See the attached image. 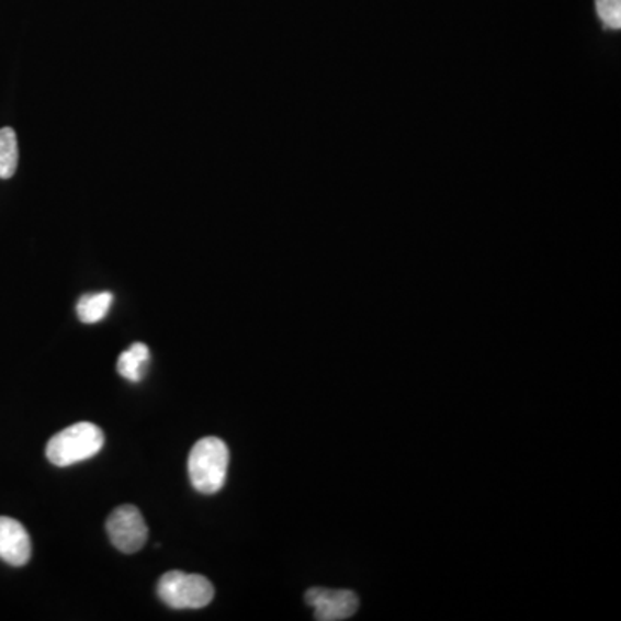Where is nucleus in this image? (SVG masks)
Returning <instances> with one entry per match:
<instances>
[{"mask_svg":"<svg viewBox=\"0 0 621 621\" xmlns=\"http://www.w3.org/2000/svg\"><path fill=\"white\" fill-rule=\"evenodd\" d=\"M230 463V451L218 437H204L192 448L189 456V476L195 490L216 494L225 487Z\"/></svg>","mask_w":621,"mask_h":621,"instance_id":"f257e3e1","label":"nucleus"},{"mask_svg":"<svg viewBox=\"0 0 621 621\" xmlns=\"http://www.w3.org/2000/svg\"><path fill=\"white\" fill-rule=\"evenodd\" d=\"M102 448H104V433L101 428L90 421H80L56 433L49 440L45 454L56 466H71L98 456Z\"/></svg>","mask_w":621,"mask_h":621,"instance_id":"f03ea898","label":"nucleus"},{"mask_svg":"<svg viewBox=\"0 0 621 621\" xmlns=\"http://www.w3.org/2000/svg\"><path fill=\"white\" fill-rule=\"evenodd\" d=\"M158 596L166 606L173 609H201L213 601L214 587L202 575L173 569L165 573L159 580Z\"/></svg>","mask_w":621,"mask_h":621,"instance_id":"7ed1b4c3","label":"nucleus"},{"mask_svg":"<svg viewBox=\"0 0 621 621\" xmlns=\"http://www.w3.org/2000/svg\"><path fill=\"white\" fill-rule=\"evenodd\" d=\"M108 535L114 547L122 553L134 554L146 545L149 529L142 512L134 505H123L114 509L105 523Z\"/></svg>","mask_w":621,"mask_h":621,"instance_id":"20e7f679","label":"nucleus"},{"mask_svg":"<svg viewBox=\"0 0 621 621\" xmlns=\"http://www.w3.org/2000/svg\"><path fill=\"white\" fill-rule=\"evenodd\" d=\"M306 602L315 609L319 621H340L354 617L360 599L351 590H330L313 587L306 592Z\"/></svg>","mask_w":621,"mask_h":621,"instance_id":"39448f33","label":"nucleus"},{"mask_svg":"<svg viewBox=\"0 0 621 621\" xmlns=\"http://www.w3.org/2000/svg\"><path fill=\"white\" fill-rule=\"evenodd\" d=\"M32 557L29 532L14 518L0 517V560L11 566H25Z\"/></svg>","mask_w":621,"mask_h":621,"instance_id":"423d86ee","label":"nucleus"},{"mask_svg":"<svg viewBox=\"0 0 621 621\" xmlns=\"http://www.w3.org/2000/svg\"><path fill=\"white\" fill-rule=\"evenodd\" d=\"M150 361V351L146 343L137 342L126 349L117 360V373L129 382H140L146 375L147 364Z\"/></svg>","mask_w":621,"mask_h":621,"instance_id":"0eeeda50","label":"nucleus"},{"mask_svg":"<svg viewBox=\"0 0 621 621\" xmlns=\"http://www.w3.org/2000/svg\"><path fill=\"white\" fill-rule=\"evenodd\" d=\"M114 303L111 292H99V294H87L80 297L77 304V315L81 324H99L110 313Z\"/></svg>","mask_w":621,"mask_h":621,"instance_id":"6e6552de","label":"nucleus"},{"mask_svg":"<svg viewBox=\"0 0 621 621\" xmlns=\"http://www.w3.org/2000/svg\"><path fill=\"white\" fill-rule=\"evenodd\" d=\"M18 159H20V150H18V137L13 128L0 129V178L9 180L13 178L18 170Z\"/></svg>","mask_w":621,"mask_h":621,"instance_id":"1a4fd4ad","label":"nucleus"},{"mask_svg":"<svg viewBox=\"0 0 621 621\" xmlns=\"http://www.w3.org/2000/svg\"><path fill=\"white\" fill-rule=\"evenodd\" d=\"M596 9L608 29H621V0H596Z\"/></svg>","mask_w":621,"mask_h":621,"instance_id":"9d476101","label":"nucleus"}]
</instances>
